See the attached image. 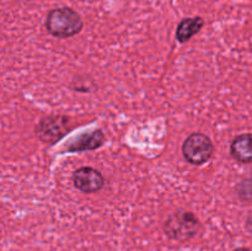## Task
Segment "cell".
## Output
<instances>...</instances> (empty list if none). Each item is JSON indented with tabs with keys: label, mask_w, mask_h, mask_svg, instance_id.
Masks as SVG:
<instances>
[{
	"label": "cell",
	"mask_w": 252,
	"mask_h": 251,
	"mask_svg": "<svg viewBox=\"0 0 252 251\" xmlns=\"http://www.w3.org/2000/svg\"><path fill=\"white\" fill-rule=\"evenodd\" d=\"M234 251H251V250H249V249L241 248V249H236V250H234Z\"/></svg>",
	"instance_id": "obj_10"
},
{
	"label": "cell",
	"mask_w": 252,
	"mask_h": 251,
	"mask_svg": "<svg viewBox=\"0 0 252 251\" xmlns=\"http://www.w3.org/2000/svg\"><path fill=\"white\" fill-rule=\"evenodd\" d=\"M231 155L238 161L248 164L252 162V134H241L231 144Z\"/></svg>",
	"instance_id": "obj_6"
},
{
	"label": "cell",
	"mask_w": 252,
	"mask_h": 251,
	"mask_svg": "<svg viewBox=\"0 0 252 251\" xmlns=\"http://www.w3.org/2000/svg\"><path fill=\"white\" fill-rule=\"evenodd\" d=\"M203 19L198 16L189 17V19L182 20L179 26H177L176 38L180 42H187L203 27Z\"/></svg>",
	"instance_id": "obj_8"
},
{
	"label": "cell",
	"mask_w": 252,
	"mask_h": 251,
	"mask_svg": "<svg viewBox=\"0 0 252 251\" xmlns=\"http://www.w3.org/2000/svg\"><path fill=\"white\" fill-rule=\"evenodd\" d=\"M199 220L193 213L189 212H177L171 214L165 221V234L170 239L177 241H186L193 238L199 230Z\"/></svg>",
	"instance_id": "obj_2"
},
{
	"label": "cell",
	"mask_w": 252,
	"mask_h": 251,
	"mask_svg": "<svg viewBox=\"0 0 252 251\" xmlns=\"http://www.w3.org/2000/svg\"><path fill=\"white\" fill-rule=\"evenodd\" d=\"M48 32L59 38L75 36L83 29V19L70 7H58L49 11L46 20Z\"/></svg>",
	"instance_id": "obj_1"
},
{
	"label": "cell",
	"mask_w": 252,
	"mask_h": 251,
	"mask_svg": "<svg viewBox=\"0 0 252 251\" xmlns=\"http://www.w3.org/2000/svg\"><path fill=\"white\" fill-rule=\"evenodd\" d=\"M69 130L68 118L64 116H51L38 123L36 133L44 143H54L66 134Z\"/></svg>",
	"instance_id": "obj_4"
},
{
	"label": "cell",
	"mask_w": 252,
	"mask_h": 251,
	"mask_svg": "<svg viewBox=\"0 0 252 251\" xmlns=\"http://www.w3.org/2000/svg\"><path fill=\"white\" fill-rule=\"evenodd\" d=\"M239 193L244 199H252V180H246L241 184Z\"/></svg>",
	"instance_id": "obj_9"
},
{
	"label": "cell",
	"mask_w": 252,
	"mask_h": 251,
	"mask_svg": "<svg viewBox=\"0 0 252 251\" xmlns=\"http://www.w3.org/2000/svg\"><path fill=\"white\" fill-rule=\"evenodd\" d=\"M74 185L85 193H94L103 187V176L93 167H81L74 172Z\"/></svg>",
	"instance_id": "obj_5"
},
{
	"label": "cell",
	"mask_w": 252,
	"mask_h": 251,
	"mask_svg": "<svg viewBox=\"0 0 252 251\" xmlns=\"http://www.w3.org/2000/svg\"><path fill=\"white\" fill-rule=\"evenodd\" d=\"M105 140L103 133L101 130H94L91 133H86L81 137L76 138L70 143L69 150L70 152H83V150H93L100 147Z\"/></svg>",
	"instance_id": "obj_7"
},
{
	"label": "cell",
	"mask_w": 252,
	"mask_h": 251,
	"mask_svg": "<svg viewBox=\"0 0 252 251\" xmlns=\"http://www.w3.org/2000/svg\"><path fill=\"white\" fill-rule=\"evenodd\" d=\"M214 152L212 140L202 133H193L184 143L182 153L189 162L202 165L208 161Z\"/></svg>",
	"instance_id": "obj_3"
}]
</instances>
